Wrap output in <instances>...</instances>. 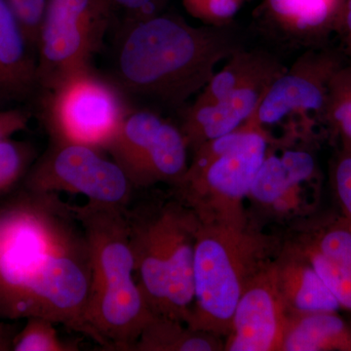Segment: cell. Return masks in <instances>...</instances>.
Segmentation results:
<instances>
[{
    "label": "cell",
    "mask_w": 351,
    "mask_h": 351,
    "mask_svg": "<svg viewBox=\"0 0 351 351\" xmlns=\"http://www.w3.org/2000/svg\"><path fill=\"white\" fill-rule=\"evenodd\" d=\"M0 214V315L43 317L92 338L85 322L91 260L84 232L57 193Z\"/></svg>",
    "instance_id": "6da1fadb"
},
{
    "label": "cell",
    "mask_w": 351,
    "mask_h": 351,
    "mask_svg": "<svg viewBox=\"0 0 351 351\" xmlns=\"http://www.w3.org/2000/svg\"><path fill=\"white\" fill-rule=\"evenodd\" d=\"M226 25L193 27L180 17L124 21L114 52L115 84L169 108L202 91L221 61L241 49Z\"/></svg>",
    "instance_id": "7a4b0ae2"
},
{
    "label": "cell",
    "mask_w": 351,
    "mask_h": 351,
    "mask_svg": "<svg viewBox=\"0 0 351 351\" xmlns=\"http://www.w3.org/2000/svg\"><path fill=\"white\" fill-rule=\"evenodd\" d=\"M84 232L91 260L85 322L105 350L130 351L154 317L138 287L126 219L127 208L69 204Z\"/></svg>",
    "instance_id": "3957f363"
},
{
    "label": "cell",
    "mask_w": 351,
    "mask_h": 351,
    "mask_svg": "<svg viewBox=\"0 0 351 351\" xmlns=\"http://www.w3.org/2000/svg\"><path fill=\"white\" fill-rule=\"evenodd\" d=\"M135 276L154 315L188 325L195 302L193 262L200 221L174 195L126 209Z\"/></svg>",
    "instance_id": "277c9868"
},
{
    "label": "cell",
    "mask_w": 351,
    "mask_h": 351,
    "mask_svg": "<svg viewBox=\"0 0 351 351\" xmlns=\"http://www.w3.org/2000/svg\"><path fill=\"white\" fill-rule=\"evenodd\" d=\"M282 244L251 221L243 226L200 223L193 262L195 302L188 326L226 339L245 289L276 260Z\"/></svg>",
    "instance_id": "5b68a950"
},
{
    "label": "cell",
    "mask_w": 351,
    "mask_h": 351,
    "mask_svg": "<svg viewBox=\"0 0 351 351\" xmlns=\"http://www.w3.org/2000/svg\"><path fill=\"white\" fill-rule=\"evenodd\" d=\"M271 138L251 119L232 133L208 141L193 152L173 195L204 225L250 223L245 202Z\"/></svg>",
    "instance_id": "8992f818"
},
{
    "label": "cell",
    "mask_w": 351,
    "mask_h": 351,
    "mask_svg": "<svg viewBox=\"0 0 351 351\" xmlns=\"http://www.w3.org/2000/svg\"><path fill=\"white\" fill-rule=\"evenodd\" d=\"M113 13L106 0H46L36 44L43 91L90 69Z\"/></svg>",
    "instance_id": "52a82bcc"
},
{
    "label": "cell",
    "mask_w": 351,
    "mask_h": 351,
    "mask_svg": "<svg viewBox=\"0 0 351 351\" xmlns=\"http://www.w3.org/2000/svg\"><path fill=\"white\" fill-rule=\"evenodd\" d=\"M43 112L53 142L105 152L130 110L121 89L90 69L43 91Z\"/></svg>",
    "instance_id": "ba28073f"
},
{
    "label": "cell",
    "mask_w": 351,
    "mask_h": 351,
    "mask_svg": "<svg viewBox=\"0 0 351 351\" xmlns=\"http://www.w3.org/2000/svg\"><path fill=\"white\" fill-rule=\"evenodd\" d=\"M29 193H68L88 202L130 206L133 184L112 158L96 147L53 142L27 178Z\"/></svg>",
    "instance_id": "9c48e42d"
},
{
    "label": "cell",
    "mask_w": 351,
    "mask_h": 351,
    "mask_svg": "<svg viewBox=\"0 0 351 351\" xmlns=\"http://www.w3.org/2000/svg\"><path fill=\"white\" fill-rule=\"evenodd\" d=\"M188 149L179 127L138 110L129 112L105 152L140 189L159 182L176 186L188 170Z\"/></svg>",
    "instance_id": "30bf717a"
},
{
    "label": "cell",
    "mask_w": 351,
    "mask_h": 351,
    "mask_svg": "<svg viewBox=\"0 0 351 351\" xmlns=\"http://www.w3.org/2000/svg\"><path fill=\"white\" fill-rule=\"evenodd\" d=\"M319 195V175L313 154L302 149L277 152L269 145L247 201L265 218L289 221L313 213Z\"/></svg>",
    "instance_id": "8fae6325"
},
{
    "label": "cell",
    "mask_w": 351,
    "mask_h": 351,
    "mask_svg": "<svg viewBox=\"0 0 351 351\" xmlns=\"http://www.w3.org/2000/svg\"><path fill=\"white\" fill-rule=\"evenodd\" d=\"M341 64L334 53L306 52L270 83L250 119L265 132L288 119L304 125L311 113L324 119L330 80Z\"/></svg>",
    "instance_id": "7c38bea8"
},
{
    "label": "cell",
    "mask_w": 351,
    "mask_h": 351,
    "mask_svg": "<svg viewBox=\"0 0 351 351\" xmlns=\"http://www.w3.org/2000/svg\"><path fill=\"white\" fill-rule=\"evenodd\" d=\"M288 320L274 261L254 277L237 302L225 350L282 351Z\"/></svg>",
    "instance_id": "4fadbf2b"
},
{
    "label": "cell",
    "mask_w": 351,
    "mask_h": 351,
    "mask_svg": "<svg viewBox=\"0 0 351 351\" xmlns=\"http://www.w3.org/2000/svg\"><path fill=\"white\" fill-rule=\"evenodd\" d=\"M306 256L351 317V219L327 215L311 219L289 240Z\"/></svg>",
    "instance_id": "5bb4252c"
},
{
    "label": "cell",
    "mask_w": 351,
    "mask_h": 351,
    "mask_svg": "<svg viewBox=\"0 0 351 351\" xmlns=\"http://www.w3.org/2000/svg\"><path fill=\"white\" fill-rule=\"evenodd\" d=\"M281 73L256 78L214 103H193L186 108L180 129L189 149L193 152L208 141L232 133L243 125L258 108L270 83Z\"/></svg>",
    "instance_id": "9a60e30c"
},
{
    "label": "cell",
    "mask_w": 351,
    "mask_h": 351,
    "mask_svg": "<svg viewBox=\"0 0 351 351\" xmlns=\"http://www.w3.org/2000/svg\"><path fill=\"white\" fill-rule=\"evenodd\" d=\"M277 280L289 317L341 311L338 301L306 256L289 240L276 260Z\"/></svg>",
    "instance_id": "2e32d148"
},
{
    "label": "cell",
    "mask_w": 351,
    "mask_h": 351,
    "mask_svg": "<svg viewBox=\"0 0 351 351\" xmlns=\"http://www.w3.org/2000/svg\"><path fill=\"white\" fill-rule=\"evenodd\" d=\"M267 24L281 38L308 44L341 25L346 0H265Z\"/></svg>",
    "instance_id": "e0dca14e"
},
{
    "label": "cell",
    "mask_w": 351,
    "mask_h": 351,
    "mask_svg": "<svg viewBox=\"0 0 351 351\" xmlns=\"http://www.w3.org/2000/svg\"><path fill=\"white\" fill-rule=\"evenodd\" d=\"M282 351H351V322L337 311L290 316Z\"/></svg>",
    "instance_id": "ac0fdd59"
},
{
    "label": "cell",
    "mask_w": 351,
    "mask_h": 351,
    "mask_svg": "<svg viewBox=\"0 0 351 351\" xmlns=\"http://www.w3.org/2000/svg\"><path fill=\"white\" fill-rule=\"evenodd\" d=\"M226 61L225 66L215 73L203 88L195 103H214L241 85L263 75L281 73L286 69L267 53L242 48L233 53Z\"/></svg>",
    "instance_id": "d6986e66"
},
{
    "label": "cell",
    "mask_w": 351,
    "mask_h": 351,
    "mask_svg": "<svg viewBox=\"0 0 351 351\" xmlns=\"http://www.w3.org/2000/svg\"><path fill=\"white\" fill-rule=\"evenodd\" d=\"M219 337L198 331L184 323L154 315L130 351H221Z\"/></svg>",
    "instance_id": "ffe728a7"
},
{
    "label": "cell",
    "mask_w": 351,
    "mask_h": 351,
    "mask_svg": "<svg viewBox=\"0 0 351 351\" xmlns=\"http://www.w3.org/2000/svg\"><path fill=\"white\" fill-rule=\"evenodd\" d=\"M324 119L341 149L351 151V62L341 64L330 80Z\"/></svg>",
    "instance_id": "44dd1931"
},
{
    "label": "cell",
    "mask_w": 351,
    "mask_h": 351,
    "mask_svg": "<svg viewBox=\"0 0 351 351\" xmlns=\"http://www.w3.org/2000/svg\"><path fill=\"white\" fill-rule=\"evenodd\" d=\"M55 323L43 317L27 318L22 331L14 337L15 351H75L78 346L60 339Z\"/></svg>",
    "instance_id": "7402d4cb"
},
{
    "label": "cell",
    "mask_w": 351,
    "mask_h": 351,
    "mask_svg": "<svg viewBox=\"0 0 351 351\" xmlns=\"http://www.w3.org/2000/svg\"><path fill=\"white\" fill-rule=\"evenodd\" d=\"M34 157L31 145L10 138L0 140V193H6L20 181Z\"/></svg>",
    "instance_id": "603a6c76"
},
{
    "label": "cell",
    "mask_w": 351,
    "mask_h": 351,
    "mask_svg": "<svg viewBox=\"0 0 351 351\" xmlns=\"http://www.w3.org/2000/svg\"><path fill=\"white\" fill-rule=\"evenodd\" d=\"M186 11L208 25H228L244 0H182Z\"/></svg>",
    "instance_id": "cb8c5ba5"
},
{
    "label": "cell",
    "mask_w": 351,
    "mask_h": 351,
    "mask_svg": "<svg viewBox=\"0 0 351 351\" xmlns=\"http://www.w3.org/2000/svg\"><path fill=\"white\" fill-rule=\"evenodd\" d=\"M331 179L341 214L351 219V151L339 152L332 163Z\"/></svg>",
    "instance_id": "d4e9b609"
},
{
    "label": "cell",
    "mask_w": 351,
    "mask_h": 351,
    "mask_svg": "<svg viewBox=\"0 0 351 351\" xmlns=\"http://www.w3.org/2000/svg\"><path fill=\"white\" fill-rule=\"evenodd\" d=\"M22 25L25 36L36 53L39 27L46 0H6Z\"/></svg>",
    "instance_id": "484cf974"
},
{
    "label": "cell",
    "mask_w": 351,
    "mask_h": 351,
    "mask_svg": "<svg viewBox=\"0 0 351 351\" xmlns=\"http://www.w3.org/2000/svg\"><path fill=\"white\" fill-rule=\"evenodd\" d=\"M112 9L123 14L124 21L141 19L158 14L162 0H106Z\"/></svg>",
    "instance_id": "4316f807"
},
{
    "label": "cell",
    "mask_w": 351,
    "mask_h": 351,
    "mask_svg": "<svg viewBox=\"0 0 351 351\" xmlns=\"http://www.w3.org/2000/svg\"><path fill=\"white\" fill-rule=\"evenodd\" d=\"M31 119V112L23 108L0 110V140L25 130Z\"/></svg>",
    "instance_id": "83f0119b"
},
{
    "label": "cell",
    "mask_w": 351,
    "mask_h": 351,
    "mask_svg": "<svg viewBox=\"0 0 351 351\" xmlns=\"http://www.w3.org/2000/svg\"><path fill=\"white\" fill-rule=\"evenodd\" d=\"M339 29H343L351 40V0H346Z\"/></svg>",
    "instance_id": "f1b7e54d"
},
{
    "label": "cell",
    "mask_w": 351,
    "mask_h": 351,
    "mask_svg": "<svg viewBox=\"0 0 351 351\" xmlns=\"http://www.w3.org/2000/svg\"><path fill=\"white\" fill-rule=\"evenodd\" d=\"M12 348V343H9L5 332L0 329V350H7Z\"/></svg>",
    "instance_id": "f546056e"
}]
</instances>
